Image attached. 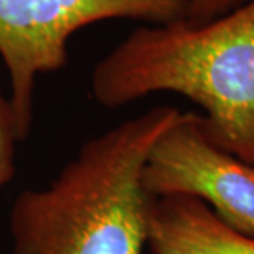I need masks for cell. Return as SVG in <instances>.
I'll return each instance as SVG.
<instances>
[{"mask_svg":"<svg viewBox=\"0 0 254 254\" xmlns=\"http://www.w3.org/2000/svg\"><path fill=\"white\" fill-rule=\"evenodd\" d=\"M246 2L248 0H190L187 22L206 23L221 15L233 12Z\"/></svg>","mask_w":254,"mask_h":254,"instance_id":"obj_7","label":"cell"},{"mask_svg":"<svg viewBox=\"0 0 254 254\" xmlns=\"http://www.w3.org/2000/svg\"><path fill=\"white\" fill-rule=\"evenodd\" d=\"M189 7L190 0H0V58L18 139L32 127L38 76L66 66L73 33L113 18L174 23L187 20Z\"/></svg>","mask_w":254,"mask_h":254,"instance_id":"obj_3","label":"cell"},{"mask_svg":"<svg viewBox=\"0 0 254 254\" xmlns=\"http://www.w3.org/2000/svg\"><path fill=\"white\" fill-rule=\"evenodd\" d=\"M142 180L152 196L198 198L225 225L254 238V165L211 144L198 114L182 113L160 135Z\"/></svg>","mask_w":254,"mask_h":254,"instance_id":"obj_4","label":"cell"},{"mask_svg":"<svg viewBox=\"0 0 254 254\" xmlns=\"http://www.w3.org/2000/svg\"><path fill=\"white\" fill-rule=\"evenodd\" d=\"M182 111L157 106L93 137L47 187L10 210L12 254H144L152 195L144 169Z\"/></svg>","mask_w":254,"mask_h":254,"instance_id":"obj_2","label":"cell"},{"mask_svg":"<svg viewBox=\"0 0 254 254\" xmlns=\"http://www.w3.org/2000/svg\"><path fill=\"white\" fill-rule=\"evenodd\" d=\"M155 93L191 99L208 140L254 165V0L206 23L137 28L91 74V96L108 109Z\"/></svg>","mask_w":254,"mask_h":254,"instance_id":"obj_1","label":"cell"},{"mask_svg":"<svg viewBox=\"0 0 254 254\" xmlns=\"http://www.w3.org/2000/svg\"><path fill=\"white\" fill-rule=\"evenodd\" d=\"M18 139L17 126L8 96L0 84V189L8 184L15 175V150Z\"/></svg>","mask_w":254,"mask_h":254,"instance_id":"obj_6","label":"cell"},{"mask_svg":"<svg viewBox=\"0 0 254 254\" xmlns=\"http://www.w3.org/2000/svg\"><path fill=\"white\" fill-rule=\"evenodd\" d=\"M150 254H254V238L225 225L191 196H152L147 225Z\"/></svg>","mask_w":254,"mask_h":254,"instance_id":"obj_5","label":"cell"}]
</instances>
